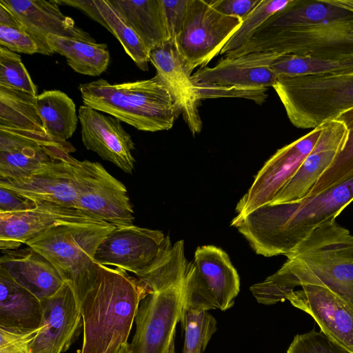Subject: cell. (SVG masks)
Masks as SVG:
<instances>
[{
    "label": "cell",
    "mask_w": 353,
    "mask_h": 353,
    "mask_svg": "<svg viewBox=\"0 0 353 353\" xmlns=\"http://www.w3.org/2000/svg\"><path fill=\"white\" fill-rule=\"evenodd\" d=\"M47 41L53 52L66 59L75 72L92 77L104 72L110 62V52L105 43L95 40L72 39L53 34L47 36Z\"/></svg>",
    "instance_id": "4316f807"
},
{
    "label": "cell",
    "mask_w": 353,
    "mask_h": 353,
    "mask_svg": "<svg viewBox=\"0 0 353 353\" xmlns=\"http://www.w3.org/2000/svg\"><path fill=\"white\" fill-rule=\"evenodd\" d=\"M340 6L353 11V0H334Z\"/></svg>",
    "instance_id": "7bdbcfd3"
},
{
    "label": "cell",
    "mask_w": 353,
    "mask_h": 353,
    "mask_svg": "<svg viewBox=\"0 0 353 353\" xmlns=\"http://www.w3.org/2000/svg\"><path fill=\"white\" fill-rule=\"evenodd\" d=\"M117 353H130V343H124L119 350Z\"/></svg>",
    "instance_id": "ee69618b"
},
{
    "label": "cell",
    "mask_w": 353,
    "mask_h": 353,
    "mask_svg": "<svg viewBox=\"0 0 353 353\" xmlns=\"http://www.w3.org/2000/svg\"><path fill=\"white\" fill-rule=\"evenodd\" d=\"M169 236L160 230L134 225L116 226L101 242L97 263L113 266L143 278L168 257L172 250Z\"/></svg>",
    "instance_id": "7c38bea8"
},
{
    "label": "cell",
    "mask_w": 353,
    "mask_h": 353,
    "mask_svg": "<svg viewBox=\"0 0 353 353\" xmlns=\"http://www.w3.org/2000/svg\"><path fill=\"white\" fill-rule=\"evenodd\" d=\"M258 52L224 57L213 67L199 68L192 74L199 99L239 97L261 103L264 93L275 83L277 75L270 68L279 57Z\"/></svg>",
    "instance_id": "ba28073f"
},
{
    "label": "cell",
    "mask_w": 353,
    "mask_h": 353,
    "mask_svg": "<svg viewBox=\"0 0 353 353\" xmlns=\"http://www.w3.org/2000/svg\"><path fill=\"white\" fill-rule=\"evenodd\" d=\"M0 85L37 96V87L21 56L3 46H0Z\"/></svg>",
    "instance_id": "d590c367"
},
{
    "label": "cell",
    "mask_w": 353,
    "mask_h": 353,
    "mask_svg": "<svg viewBox=\"0 0 353 353\" xmlns=\"http://www.w3.org/2000/svg\"><path fill=\"white\" fill-rule=\"evenodd\" d=\"M97 279L81 303L80 353H117L128 342L141 302L152 293L124 270L97 263Z\"/></svg>",
    "instance_id": "277c9868"
},
{
    "label": "cell",
    "mask_w": 353,
    "mask_h": 353,
    "mask_svg": "<svg viewBox=\"0 0 353 353\" xmlns=\"http://www.w3.org/2000/svg\"><path fill=\"white\" fill-rule=\"evenodd\" d=\"M277 75H339L353 72V56L319 59L285 54L277 58L270 66Z\"/></svg>",
    "instance_id": "f546056e"
},
{
    "label": "cell",
    "mask_w": 353,
    "mask_h": 353,
    "mask_svg": "<svg viewBox=\"0 0 353 353\" xmlns=\"http://www.w3.org/2000/svg\"><path fill=\"white\" fill-rule=\"evenodd\" d=\"M81 140L87 150L97 153L127 174H132L135 159L134 143L121 121L112 116L81 105L78 111Z\"/></svg>",
    "instance_id": "ffe728a7"
},
{
    "label": "cell",
    "mask_w": 353,
    "mask_h": 353,
    "mask_svg": "<svg viewBox=\"0 0 353 353\" xmlns=\"http://www.w3.org/2000/svg\"><path fill=\"white\" fill-rule=\"evenodd\" d=\"M83 105L147 132L171 129L181 111L165 80L151 79L112 84L99 79L78 86Z\"/></svg>",
    "instance_id": "5b68a950"
},
{
    "label": "cell",
    "mask_w": 353,
    "mask_h": 353,
    "mask_svg": "<svg viewBox=\"0 0 353 353\" xmlns=\"http://www.w3.org/2000/svg\"><path fill=\"white\" fill-rule=\"evenodd\" d=\"M183 243V240L176 241L172 246L168 259L154 270L139 279L152 292L183 282L189 265L185 257Z\"/></svg>",
    "instance_id": "836d02e7"
},
{
    "label": "cell",
    "mask_w": 353,
    "mask_h": 353,
    "mask_svg": "<svg viewBox=\"0 0 353 353\" xmlns=\"http://www.w3.org/2000/svg\"><path fill=\"white\" fill-rule=\"evenodd\" d=\"M272 88L290 121L298 128H316L353 108V72L339 75H279Z\"/></svg>",
    "instance_id": "52a82bcc"
},
{
    "label": "cell",
    "mask_w": 353,
    "mask_h": 353,
    "mask_svg": "<svg viewBox=\"0 0 353 353\" xmlns=\"http://www.w3.org/2000/svg\"><path fill=\"white\" fill-rule=\"evenodd\" d=\"M335 119L343 122L347 128L346 141L307 196L316 195L353 175V108L341 113Z\"/></svg>",
    "instance_id": "1f68e13d"
},
{
    "label": "cell",
    "mask_w": 353,
    "mask_h": 353,
    "mask_svg": "<svg viewBox=\"0 0 353 353\" xmlns=\"http://www.w3.org/2000/svg\"><path fill=\"white\" fill-rule=\"evenodd\" d=\"M241 23L240 18L221 14L207 1L189 0L183 25L174 39L188 70L207 66Z\"/></svg>",
    "instance_id": "30bf717a"
},
{
    "label": "cell",
    "mask_w": 353,
    "mask_h": 353,
    "mask_svg": "<svg viewBox=\"0 0 353 353\" xmlns=\"http://www.w3.org/2000/svg\"><path fill=\"white\" fill-rule=\"evenodd\" d=\"M207 1L221 14L238 17L243 21L261 0H210Z\"/></svg>",
    "instance_id": "60d3db41"
},
{
    "label": "cell",
    "mask_w": 353,
    "mask_h": 353,
    "mask_svg": "<svg viewBox=\"0 0 353 353\" xmlns=\"http://www.w3.org/2000/svg\"><path fill=\"white\" fill-rule=\"evenodd\" d=\"M168 353H174V341L171 343Z\"/></svg>",
    "instance_id": "f6af8a7d"
},
{
    "label": "cell",
    "mask_w": 353,
    "mask_h": 353,
    "mask_svg": "<svg viewBox=\"0 0 353 353\" xmlns=\"http://www.w3.org/2000/svg\"><path fill=\"white\" fill-rule=\"evenodd\" d=\"M106 23V29L122 45L128 55L142 71L149 69V52L135 32L130 28L108 0H94Z\"/></svg>",
    "instance_id": "4dcf8cb0"
},
{
    "label": "cell",
    "mask_w": 353,
    "mask_h": 353,
    "mask_svg": "<svg viewBox=\"0 0 353 353\" xmlns=\"http://www.w3.org/2000/svg\"><path fill=\"white\" fill-rule=\"evenodd\" d=\"M36 99L37 110L48 134L54 139L67 141L79 121L73 100L58 90H45L37 94Z\"/></svg>",
    "instance_id": "83f0119b"
},
{
    "label": "cell",
    "mask_w": 353,
    "mask_h": 353,
    "mask_svg": "<svg viewBox=\"0 0 353 353\" xmlns=\"http://www.w3.org/2000/svg\"><path fill=\"white\" fill-rule=\"evenodd\" d=\"M37 203L8 188L0 186V213H13L34 210Z\"/></svg>",
    "instance_id": "b9f144b4"
},
{
    "label": "cell",
    "mask_w": 353,
    "mask_h": 353,
    "mask_svg": "<svg viewBox=\"0 0 353 353\" xmlns=\"http://www.w3.org/2000/svg\"><path fill=\"white\" fill-rule=\"evenodd\" d=\"M301 287L288 294L286 300L310 314L321 332L353 353V305L325 288Z\"/></svg>",
    "instance_id": "2e32d148"
},
{
    "label": "cell",
    "mask_w": 353,
    "mask_h": 353,
    "mask_svg": "<svg viewBox=\"0 0 353 353\" xmlns=\"http://www.w3.org/2000/svg\"><path fill=\"white\" fill-rule=\"evenodd\" d=\"M240 290L239 274L227 253L214 245L198 247L183 283V306L225 311Z\"/></svg>",
    "instance_id": "9c48e42d"
},
{
    "label": "cell",
    "mask_w": 353,
    "mask_h": 353,
    "mask_svg": "<svg viewBox=\"0 0 353 353\" xmlns=\"http://www.w3.org/2000/svg\"><path fill=\"white\" fill-rule=\"evenodd\" d=\"M150 62L157 74L166 82L179 104L183 120L193 136L202 130L199 112V99L191 72L179 54L174 39H170L149 52Z\"/></svg>",
    "instance_id": "7402d4cb"
},
{
    "label": "cell",
    "mask_w": 353,
    "mask_h": 353,
    "mask_svg": "<svg viewBox=\"0 0 353 353\" xmlns=\"http://www.w3.org/2000/svg\"><path fill=\"white\" fill-rule=\"evenodd\" d=\"M322 125L278 150L257 173L248 191L236 207V216L245 215L271 202L278 192L294 175L313 149Z\"/></svg>",
    "instance_id": "9a60e30c"
},
{
    "label": "cell",
    "mask_w": 353,
    "mask_h": 353,
    "mask_svg": "<svg viewBox=\"0 0 353 353\" xmlns=\"http://www.w3.org/2000/svg\"><path fill=\"white\" fill-rule=\"evenodd\" d=\"M75 207L114 226L133 225L134 210L125 186L98 162L73 159Z\"/></svg>",
    "instance_id": "8fae6325"
},
{
    "label": "cell",
    "mask_w": 353,
    "mask_h": 353,
    "mask_svg": "<svg viewBox=\"0 0 353 353\" xmlns=\"http://www.w3.org/2000/svg\"><path fill=\"white\" fill-rule=\"evenodd\" d=\"M321 125V134L312 151L294 175L268 204L293 202L307 197L317 181L341 152L348 133L345 125L333 119Z\"/></svg>",
    "instance_id": "ac0fdd59"
},
{
    "label": "cell",
    "mask_w": 353,
    "mask_h": 353,
    "mask_svg": "<svg viewBox=\"0 0 353 353\" xmlns=\"http://www.w3.org/2000/svg\"><path fill=\"white\" fill-rule=\"evenodd\" d=\"M70 156L19 179H0V186L12 190L38 203L74 208L72 161Z\"/></svg>",
    "instance_id": "603a6c76"
},
{
    "label": "cell",
    "mask_w": 353,
    "mask_h": 353,
    "mask_svg": "<svg viewBox=\"0 0 353 353\" xmlns=\"http://www.w3.org/2000/svg\"><path fill=\"white\" fill-rule=\"evenodd\" d=\"M2 253L0 268L41 301L52 296L64 284L54 267L30 247Z\"/></svg>",
    "instance_id": "cb8c5ba5"
},
{
    "label": "cell",
    "mask_w": 353,
    "mask_h": 353,
    "mask_svg": "<svg viewBox=\"0 0 353 353\" xmlns=\"http://www.w3.org/2000/svg\"><path fill=\"white\" fill-rule=\"evenodd\" d=\"M116 226L74 223L54 226L26 243L42 254L73 290L80 305L97 279L96 251Z\"/></svg>",
    "instance_id": "8992f818"
},
{
    "label": "cell",
    "mask_w": 353,
    "mask_h": 353,
    "mask_svg": "<svg viewBox=\"0 0 353 353\" xmlns=\"http://www.w3.org/2000/svg\"><path fill=\"white\" fill-rule=\"evenodd\" d=\"M42 320L30 344L32 353H63L72 344L82 319L81 305L67 283L41 300Z\"/></svg>",
    "instance_id": "e0dca14e"
},
{
    "label": "cell",
    "mask_w": 353,
    "mask_h": 353,
    "mask_svg": "<svg viewBox=\"0 0 353 353\" xmlns=\"http://www.w3.org/2000/svg\"><path fill=\"white\" fill-rule=\"evenodd\" d=\"M39 329L23 332L0 327V353H32L30 346Z\"/></svg>",
    "instance_id": "f35d334b"
},
{
    "label": "cell",
    "mask_w": 353,
    "mask_h": 353,
    "mask_svg": "<svg viewBox=\"0 0 353 353\" xmlns=\"http://www.w3.org/2000/svg\"><path fill=\"white\" fill-rule=\"evenodd\" d=\"M42 313L41 301L0 268V327L23 332L37 329Z\"/></svg>",
    "instance_id": "d4e9b609"
},
{
    "label": "cell",
    "mask_w": 353,
    "mask_h": 353,
    "mask_svg": "<svg viewBox=\"0 0 353 353\" xmlns=\"http://www.w3.org/2000/svg\"><path fill=\"white\" fill-rule=\"evenodd\" d=\"M74 151L68 141L46 133L0 128V179L28 176Z\"/></svg>",
    "instance_id": "4fadbf2b"
},
{
    "label": "cell",
    "mask_w": 353,
    "mask_h": 353,
    "mask_svg": "<svg viewBox=\"0 0 353 353\" xmlns=\"http://www.w3.org/2000/svg\"><path fill=\"white\" fill-rule=\"evenodd\" d=\"M353 201V175L320 193L303 199L265 204L236 216V228L252 250L265 257L292 251L313 230L337 216Z\"/></svg>",
    "instance_id": "3957f363"
},
{
    "label": "cell",
    "mask_w": 353,
    "mask_h": 353,
    "mask_svg": "<svg viewBox=\"0 0 353 353\" xmlns=\"http://www.w3.org/2000/svg\"><path fill=\"white\" fill-rule=\"evenodd\" d=\"M274 52L319 59L353 56V11L334 0H291L239 48L223 56Z\"/></svg>",
    "instance_id": "6da1fadb"
},
{
    "label": "cell",
    "mask_w": 353,
    "mask_h": 353,
    "mask_svg": "<svg viewBox=\"0 0 353 353\" xmlns=\"http://www.w3.org/2000/svg\"><path fill=\"white\" fill-rule=\"evenodd\" d=\"M287 353H352L329 338L323 332L312 330L297 334Z\"/></svg>",
    "instance_id": "8d00e7d4"
},
{
    "label": "cell",
    "mask_w": 353,
    "mask_h": 353,
    "mask_svg": "<svg viewBox=\"0 0 353 353\" xmlns=\"http://www.w3.org/2000/svg\"><path fill=\"white\" fill-rule=\"evenodd\" d=\"M185 332L183 353H203L216 330V321L208 310L182 307L180 320Z\"/></svg>",
    "instance_id": "d6a6232c"
},
{
    "label": "cell",
    "mask_w": 353,
    "mask_h": 353,
    "mask_svg": "<svg viewBox=\"0 0 353 353\" xmlns=\"http://www.w3.org/2000/svg\"><path fill=\"white\" fill-rule=\"evenodd\" d=\"M291 0H261L260 3L242 21L237 31L222 49L224 56L241 47L271 16L283 10Z\"/></svg>",
    "instance_id": "e575fe53"
},
{
    "label": "cell",
    "mask_w": 353,
    "mask_h": 353,
    "mask_svg": "<svg viewBox=\"0 0 353 353\" xmlns=\"http://www.w3.org/2000/svg\"><path fill=\"white\" fill-rule=\"evenodd\" d=\"M37 96L0 85V128L46 133Z\"/></svg>",
    "instance_id": "f1b7e54d"
},
{
    "label": "cell",
    "mask_w": 353,
    "mask_h": 353,
    "mask_svg": "<svg viewBox=\"0 0 353 353\" xmlns=\"http://www.w3.org/2000/svg\"><path fill=\"white\" fill-rule=\"evenodd\" d=\"M105 223L74 208L38 203L34 210L0 213V247L1 251L17 249L60 225Z\"/></svg>",
    "instance_id": "d6986e66"
},
{
    "label": "cell",
    "mask_w": 353,
    "mask_h": 353,
    "mask_svg": "<svg viewBox=\"0 0 353 353\" xmlns=\"http://www.w3.org/2000/svg\"><path fill=\"white\" fill-rule=\"evenodd\" d=\"M170 38L179 33L183 25L189 0H162Z\"/></svg>",
    "instance_id": "ab89813d"
},
{
    "label": "cell",
    "mask_w": 353,
    "mask_h": 353,
    "mask_svg": "<svg viewBox=\"0 0 353 353\" xmlns=\"http://www.w3.org/2000/svg\"><path fill=\"white\" fill-rule=\"evenodd\" d=\"M148 51L170 40L162 0H108Z\"/></svg>",
    "instance_id": "484cf974"
},
{
    "label": "cell",
    "mask_w": 353,
    "mask_h": 353,
    "mask_svg": "<svg viewBox=\"0 0 353 353\" xmlns=\"http://www.w3.org/2000/svg\"><path fill=\"white\" fill-rule=\"evenodd\" d=\"M285 256L276 273L251 287L260 303L283 301L296 287L312 285L353 305V235L336 220L316 228Z\"/></svg>",
    "instance_id": "7a4b0ae2"
},
{
    "label": "cell",
    "mask_w": 353,
    "mask_h": 353,
    "mask_svg": "<svg viewBox=\"0 0 353 353\" xmlns=\"http://www.w3.org/2000/svg\"><path fill=\"white\" fill-rule=\"evenodd\" d=\"M0 3L15 14L24 30L34 39L39 54L50 56L54 53L47 41L49 34L94 39L76 26L72 18L64 15L54 0H0Z\"/></svg>",
    "instance_id": "44dd1931"
},
{
    "label": "cell",
    "mask_w": 353,
    "mask_h": 353,
    "mask_svg": "<svg viewBox=\"0 0 353 353\" xmlns=\"http://www.w3.org/2000/svg\"><path fill=\"white\" fill-rule=\"evenodd\" d=\"M0 46L16 53H39L37 43L24 30L19 20L12 24L0 23Z\"/></svg>",
    "instance_id": "74e56055"
},
{
    "label": "cell",
    "mask_w": 353,
    "mask_h": 353,
    "mask_svg": "<svg viewBox=\"0 0 353 353\" xmlns=\"http://www.w3.org/2000/svg\"><path fill=\"white\" fill-rule=\"evenodd\" d=\"M183 283L154 292L141 302L130 353L168 352L181 317Z\"/></svg>",
    "instance_id": "5bb4252c"
}]
</instances>
